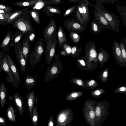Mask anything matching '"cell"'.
Returning a JSON list of instances; mask_svg holds the SVG:
<instances>
[{"label":"cell","mask_w":126,"mask_h":126,"mask_svg":"<svg viewBox=\"0 0 126 126\" xmlns=\"http://www.w3.org/2000/svg\"><path fill=\"white\" fill-rule=\"evenodd\" d=\"M96 46L94 41H90L86 43L85 47V55L81 58L85 62L87 71L93 70L98 67V61Z\"/></svg>","instance_id":"obj_1"},{"label":"cell","mask_w":126,"mask_h":126,"mask_svg":"<svg viewBox=\"0 0 126 126\" xmlns=\"http://www.w3.org/2000/svg\"><path fill=\"white\" fill-rule=\"evenodd\" d=\"M27 12L23 13L15 19L11 24V26L28 36L34 32Z\"/></svg>","instance_id":"obj_2"},{"label":"cell","mask_w":126,"mask_h":126,"mask_svg":"<svg viewBox=\"0 0 126 126\" xmlns=\"http://www.w3.org/2000/svg\"><path fill=\"white\" fill-rule=\"evenodd\" d=\"M95 126H101L105 122L109 113L110 106L106 99L100 102L94 101Z\"/></svg>","instance_id":"obj_3"},{"label":"cell","mask_w":126,"mask_h":126,"mask_svg":"<svg viewBox=\"0 0 126 126\" xmlns=\"http://www.w3.org/2000/svg\"><path fill=\"white\" fill-rule=\"evenodd\" d=\"M94 6L95 8L105 18L111 26L112 30L117 32L119 31V21L115 14L110 13L105 10L102 3L96 2Z\"/></svg>","instance_id":"obj_4"},{"label":"cell","mask_w":126,"mask_h":126,"mask_svg":"<svg viewBox=\"0 0 126 126\" xmlns=\"http://www.w3.org/2000/svg\"><path fill=\"white\" fill-rule=\"evenodd\" d=\"M94 101L87 99L82 108L84 119L90 126H95Z\"/></svg>","instance_id":"obj_5"},{"label":"cell","mask_w":126,"mask_h":126,"mask_svg":"<svg viewBox=\"0 0 126 126\" xmlns=\"http://www.w3.org/2000/svg\"><path fill=\"white\" fill-rule=\"evenodd\" d=\"M54 61L50 66L47 69L45 82H49L53 80L62 71V65L59 61V55H56Z\"/></svg>","instance_id":"obj_6"},{"label":"cell","mask_w":126,"mask_h":126,"mask_svg":"<svg viewBox=\"0 0 126 126\" xmlns=\"http://www.w3.org/2000/svg\"><path fill=\"white\" fill-rule=\"evenodd\" d=\"M73 112L71 109L67 108L60 111L56 118V126H68L71 122Z\"/></svg>","instance_id":"obj_7"},{"label":"cell","mask_w":126,"mask_h":126,"mask_svg":"<svg viewBox=\"0 0 126 126\" xmlns=\"http://www.w3.org/2000/svg\"><path fill=\"white\" fill-rule=\"evenodd\" d=\"M44 50V43L42 39L37 41L30 56L29 63L32 68H33L36 64H39Z\"/></svg>","instance_id":"obj_8"},{"label":"cell","mask_w":126,"mask_h":126,"mask_svg":"<svg viewBox=\"0 0 126 126\" xmlns=\"http://www.w3.org/2000/svg\"><path fill=\"white\" fill-rule=\"evenodd\" d=\"M56 27L55 21L51 19L44 30L43 36L46 46V50L50 48L51 38L53 33L56 32Z\"/></svg>","instance_id":"obj_9"},{"label":"cell","mask_w":126,"mask_h":126,"mask_svg":"<svg viewBox=\"0 0 126 126\" xmlns=\"http://www.w3.org/2000/svg\"><path fill=\"white\" fill-rule=\"evenodd\" d=\"M2 67V70L7 74L8 76L6 78L7 81L11 83L15 88L18 87L17 80L12 72L9 64L7 54H5L3 57Z\"/></svg>","instance_id":"obj_10"},{"label":"cell","mask_w":126,"mask_h":126,"mask_svg":"<svg viewBox=\"0 0 126 126\" xmlns=\"http://www.w3.org/2000/svg\"><path fill=\"white\" fill-rule=\"evenodd\" d=\"M15 50L16 59L20 67L22 74L23 75L26 70V62L23 52V47L19 41L15 45Z\"/></svg>","instance_id":"obj_11"},{"label":"cell","mask_w":126,"mask_h":126,"mask_svg":"<svg viewBox=\"0 0 126 126\" xmlns=\"http://www.w3.org/2000/svg\"><path fill=\"white\" fill-rule=\"evenodd\" d=\"M64 24L69 32L71 31L81 32L86 28L77 22L74 18L67 20L64 22Z\"/></svg>","instance_id":"obj_12"},{"label":"cell","mask_w":126,"mask_h":126,"mask_svg":"<svg viewBox=\"0 0 126 126\" xmlns=\"http://www.w3.org/2000/svg\"><path fill=\"white\" fill-rule=\"evenodd\" d=\"M114 57L116 62L121 67H126L123 61L119 43L114 39L112 45Z\"/></svg>","instance_id":"obj_13"},{"label":"cell","mask_w":126,"mask_h":126,"mask_svg":"<svg viewBox=\"0 0 126 126\" xmlns=\"http://www.w3.org/2000/svg\"><path fill=\"white\" fill-rule=\"evenodd\" d=\"M56 32L51 38V45L49 49L45 51V58L46 63L48 65L50 64L55 53L56 46L58 41L56 39Z\"/></svg>","instance_id":"obj_14"},{"label":"cell","mask_w":126,"mask_h":126,"mask_svg":"<svg viewBox=\"0 0 126 126\" xmlns=\"http://www.w3.org/2000/svg\"><path fill=\"white\" fill-rule=\"evenodd\" d=\"M94 21L102 28L112 30L111 26L103 16L95 8L94 11Z\"/></svg>","instance_id":"obj_15"},{"label":"cell","mask_w":126,"mask_h":126,"mask_svg":"<svg viewBox=\"0 0 126 126\" xmlns=\"http://www.w3.org/2000/svg\"><path fill=\"white\" fill-rule=\"evenodd\" d=\"M79 3L83 10V21L85 25L87 26L90 19L88 6L93 5L90 3L87 0H81Z\"/></svg>","instance_id":"obj_16"},{"label":"cell","mask_w":126,"mask_h":126,"mask_svg":"<svg viewBox=\"0 0 126 126\" xmlns=\"http://www.w3.org/2000/svg\"><path fill=\"white\" fill-rule=\"evenodd\" d=\"M25 96L27 99L28 110L31 117L35 103V95L34 92L33 91H32L28 93Z\"/></svg>","instance_id":"obj_17"},{"label":"cell","mask_w":126,"mask_h":126,"mask_svg":"<svg viewBox=\"0 0 126 126\" xmlns=\"http://www.w3.org/2000/svg\"><path fill=\"white\" fill-rule=\"evenodd\" d=\"M30 44L28 37L26 36L22 41L23 52L26 63L27 62L30 51Z\"/></svg>","instance_id":"obj_18"},{"label":"cell","mask_w":126,"mask_h":126,"mask_svg":"<svg viewBox=\"0 0 126 126\" xmlns=\"http://www.w3.org/2000/svg\"><path fill=\"white\" fill-rule=\"evenodd\" d=\"M100 49V51L97 55V59L99 62L100 68H101L105 63L108 61L110 57L109 53L104 49L101 47Z\"/></svg>","instance_id":"obj_19"},{"label":"cell","mask_w":126,"mask_h":126,"mask_svg":"<svg viewBox=\"0 0 126 126\" xmlns=\"http://www.w3.org/2000/svg\"><path fill=\"white\" fill-rule=\"evenodd\" d=\"M36 78L32 76L29 73H28L25 79L24 82L27 91L30 92L32 88L36 84Z\"/></svg>","instance_id":"obj_20"},{"label":"cell","mask_w":126,"mask_h":126,"mask_svg":"<svg viewBox=\"0 0 126 126\" xmlns=\"http://www.w3.org/2000/svg\"><path fill=\"white\" fill-rule=\"evenodd\" d=\"M14 99L15 104L21 117L24 114V105L20 96L18 93L15 94L14 96Z\"/></svg>","instance_id":"obj_21"},{"label":"cell","mask_w":126,"mask_h":126,"mask_svg":"<svg viewBox=\"0 0 126 126\" xmlns=\"http://www.w3.org/2000/svg\"><path fill=\"white\" fill-rule=\"evenodd\" d=\"M58 42L60 47H62L63 45L67 44L66 35L62 27L61 26L59 27L58 33Z\"/></svg>","instance_id":"obj_22"},{"label":"cell","mask_w":126,"mask_h":126,"mask_svg":"<svg viewBox=\"0 0 126 126\" xmlns=\"http://www.w3.org/2000/svg\"><path fill=\"white\" fill-rule=\"evenodd\" d=\"M7 59L10 67L12 72L17 79L18 82L20 83V79L18 70L14 63L8 54H7Z\"/></svg>","instance_id":"obj_23"},{"label":"cell","mask_w":126,"mask_h":126,"mask_svg":"<svg viewBox=\"0 0 126 126\" xmlns=\"http://www.w3.org/2000/svg\"><path fill=\"white\" fill-rule=\"evenodd\" d=\"M42 1L41 0H26L18 1L14 3L13 4L19 7H29Z\"/></svg>","instance_id":"obj_24"},{"label":"cell","mask_w":126,"mask_h":126,"mask_svg":"<svg viewBox=\"0 0 126 126\" xmlns=\"http://www.w3.org/2000/svg\"><path fill=\"white\" fill-rule=\"evenodd\" d=\"M29 11L27 8L15 10L12 12L11 15L8 19L6 25L11 24L13 21L20 15L23 13H28Z\"/></svg>","instance_id":"obj_25"},{"label":"cell","mask_w":126,"mask_h":126,"mask_svg":"<svg viewBox=\"0 0 126 126\" xmlns=\"http://www.w3.org/2000/svg\"><path fill=\"white\" fill-rule=\"evenodd\" d=\"M6 98V90L4 84L2 82L0 87V101L1 107L3 108L5 105Z\"/></svg>","instance_id":"obj_26"},{"label":"cell","mask_w":126,"mask_h":126,"mask_svg":"<svg viewBox=\"0 0 126 126\" xmlns=\"http://www.w3.org/2000/svg\"><path fill=\"white\" fill-rule=\"evenodd\" d=\"M24 34L19 31L16 32L11 37L9 43L10 47H13L17 43L20 41Z\"/></svg>","instance_id":"obj_27"},{"label":"cell","mask_w":126,"mask_h":126,"mask_svg":"<svg viewBox=\"0 0 126 126\" xmlns=\"http://www.w3.org/2000/svg\"><path fill=\"white\" fill-rule=\"evenodd\" d=\"M75 17L76 18V20L77 22L87 27V26L85 25L83 21V10L79 2L77 5Z\"/></svg>","instance_id":"obj_28"},{"label":"cell","mask_w":126,"mask_h":126,"mask_svg":"<svg viewBox=\"0 0 126 126\" xmlns=\"http://www.w3.org/2000/svg\"><path fill=\"white\" fill-rule=\"evenodd\" d=\"M6 115L7 119L10 121L12 122L16 121L15 110L12 105L10 106L7 109Z\"/></svg>","instance_id":"obj_29"},{"label":"cell","mask_w":126,"mask_h":126,"mask_svg":"<svg viewBox=\"0 0 126 126\" xmlns=\"http://www.w3.org/2000/svg\"><path fill=\"white\" fill-rule=\"evenodd\" d=\"M12 35L11 32L9 31L0 45L1 48L4 50H6L7 48H8L9 44Z\"/></svg>","instance_id":"obj_30"},{"label":"cell","mask_w":126,"mask_h":126,"mask_svg":"<svg viewBox=\"0 0 126 126\" xmlns=\"http://www.w3.org/2000/svg\"><path fill=\"white\" fill-rule=\"evenodd\" d=\"M45 6L44 9L45 12L46 13L48 12V13L50 14L52 16L55 14H60L61 13V10L56 7L49 5Z\"/></svg>","instance_id":"obj_31"},{"label":"cell","mask_w":126,"mask_h":126,"mask_svg":"<svg viewBox=\"0 0 126 126\" xmlns=\"http://www.w3.org/2000/svg\"><path fill=\"white\" fill-rule=\"evenodd\" d=\"M83 94V92L81 91H72L66 96V99L67 101L74 100L81 96Z\"/></svg>","instance_id":"obj_32"},{"label":"cell","mask_w":126,"mask_h":126,"mask_svg":"<svg viewBox=\"0 0 126 126\" xmlns=\"http://www.w3.org/2000/svg\"><path fill=\"white\" fill-rule=\"evenodd\" d=\"M31 121L34 126H37L38 121L39 117L37 111V106L35 105L33 110L31 117Z\"/></svg>","instance_id":"obj_33"},{"label":"cell","mask_w":126,"mask_h":126,"mask_svg":"<svg viewBox=\"0 0 126 126\" xmlns=\"http://www.w3.org/2000/svg\"><path fill=\"white\" fill-rule=\"evenodd\" d=\"M84 83L86 88L87 89H94L98 86L97 82L93 79L86 80Z\"/></svg>","instance_id":"obj_34"},{"label":"cell","mask_w":126,"mask_h":126,"mask_svg":"<svg viewBox=\"0 0 126 126\" xmlns=\"http://www.w3.org/2000/svg\"><path fill=\"white\" fill-rule=\"evenodd\" d=\"M81 50V47H79L77 45L74 46L72 48L71 53L69 56H72L75 58L79 57Z\"/></svg>","instance_id":"obj_35"},{"label":"cell","mask_w":126,"mask_h":126,"mask_svg":"<svg viewBox=\"0 0 126 126\" xmlns=\"http://www.w3.org/2000/svg\"><path fill=\"white\" fill-rule=\"evenodd\" d=\"M71 40L76 44H78L81 39L80 36L77 33L71 31L69 35Z\"/></svg>","instance_id":"obj_36"},{"label":"cell","mask_w":126,"mask_h":126,"mask_svg":"<svg viewBox=\"0 0 126 126\" xmlns=\"http://www.w3.org/2000/svg\"><path fill=\"white\" fill-rule=\"evenodd\" d=\"M109 75V70L108 68H106L100 74L99 78L103 82L105 83L108 79Z\"/></svg>","instance_id":"obj_37"},{"label":"cell","mask_w":126,"mask_h":126,"mask_svg":"<svg viewBox=\"0 0 126 126\" xmlns=\"http://www.w3.org/2000/svg\"><path fill=\"white\" fill-rule=\"evenodd\" d=\"M33 18L35 22L38 24H40L39 12L34 10H29L28 13Z\"/></svg>","instance_id":"obj_38"},{"label":"cell","mask_w":126,"mask_h":126,"mask_svg":"<svg viewBox=\"0 0 126 126\" xmlns=\"http://www.w3.org/2000/svg\"><path fill=\"white\" fill-rule=\"evenodd\" d=\"M91 28L94 33H99L102 31V29L94 20L91 24Z\"/></svg>","instance_id":"obj_39"},{"label":"cell","mask_w":126,"mask_h":126,"mask_svg":"<svg viewBox=\"0 0 126 126\" xmlns=\"http://www.w3.org/2000/svg\"><path fill=\"white\" fill-rule=\"evenodd\" d=\"M70 82L79 85L83 88H86L84 81L78 77H74L70 80Z\"/></svg>","instance_id":"obj_40"},{"label":"cell","mask_w":126,"mask_h":126,"mask_svg":"<svg viewBox=\"0 0 126 126\" xmlns=\"http://www.w3.org/2000/svg\"><path fill=\"white\" fill-rule=\"evenodd\" d=\"M12 13L4 14L0 13V25H6L7 20L11 15Z\"/></svg>","instance_id":"obj_41"},{"label":"cell","mask_w":126,"mask_h":126,"mask_svg":"<svg viewBox=\"0 0 126 126\" xmlns=\"http://www.w3.org/2000/svg\"><path fill=\"white\" fill-rule=\"evenodd\" d=\"M121 50L122 60L125 64L126 65V51L123 42L119 43Z\"/></svg>","instance_id":"obj_42"},{"label":"cell","mask_w":126,"mask_h":126,"mask_svg":"<svg viewBox=\"0 0 126 126\" xmlns=\"http://www.w3.org/2000/svg\"><path fill=\"white\" fill-rule=\"evenodd\" d=\"M105 92L103 89H97L93 91L90 94L93 97L95 98H99L102 96L101 95Z\"/></svg>","instance_id":"obj_43"},{"label":"cell","mask_w":126,"mask_h":126,"mask_svg":"<svg viewBox=\"0 0 126 126\" xmlns=\"http://www.w3.org/2000/svg\"><path fill=\"white\" fill-rule=\"evenodd\" d=\"M78 68L82 70H86L87 66L84 61L81 58H79L77 60Z\"/></svg>","instance_id":"obj_44"},{"label":"cell","mask_w":126,"mask_h":126,"mask_svg":"<svg viewBox=\"0 0 126 126\" xmlns=\"http://www.w3.org/2000/svg\"><path fill=\"white\" fill-rule=\"evenodd\" d=\"M114 94L126 93V86L123 84L115 89L114 91Z\"/></svg>","instance_id":"obj_45"},{"label":"cell","mask_w":126,"mask_h":126,"mask_svg":"<svg viewBox=\"0 0 126 126\" xmlns=\"http://www.w3.org/2000/svg\"><path fill=\"white\" fill-rule=\"evenodd\" d=\"M77 6V5H75L67 10L63 14V16L66 17L74 13L76 11Z\"/></svg>","instance_id":"obj_46"},{"label":"cell","mask_w":126,"mask_h":126,"mask_svg":"<svg viewBox=\"0 0 126 126\" xmlns=\"http://www.w3.org/2000/svg\"><path fill=\"white\" fill-rule=\"evenodd\" d=\"M62 48L67 53V55L69 56L71 53L72 47L67 44H64Z\"/></svg>","instance_id":"obj_47"},{"label":"cell","mask_w":126,"mask_h":126,"mask_svg":"<svg viewBox=\"0 0 126 126\" xmlns=\"http://www.w3.org/2000/svg\"><path fill=\"white\" fill-rule=\"evenodd\" d=\"M43 1L48 5L51 4L57 5L61 2V1L60 0H43Z\"/></svg>","instance_id":"obj_48"},{"label":"cell","mask_w":126,"mask_h":126,"mask_svg":"<svg viewBox=\"0 0 126 126\" xmlns=\"http://www.w3.org/2000/svg\"><path fill=\"white\" fill-rule=\"evenodd\" d=\"M0 9L4 11L7 13H12V8L9 6L3 5L0 4Z\"/></svg>","instance_id":"obj_49"},{"label":"cell","mask_w":126,"mask_h":126,"mask_svg":"<svg viewBox=\"0 0 126 126\" xmlns=\"http://www.w3.org/2000/svg\"><path fill=\"white\" fill-rule=\"evenodd\" d=\"M28 37L29 41L32 42H33L35 40V35L34 32L31 33Z\"/></svg>","instance_id":"obj_50"},{"label":"cell","mask_w":126,"mask_h":126,"mask_svg":"<svg viewBox=\"0 0 126 126\" xmlns=\"http://www.w3.org/2000/svg\"><path fill=\"white\" fill-rule=\"evenodd\" d=\"M47 126H54L53 116H51L49 119L47 124Z\"/></svg>","instance_id":"obj_51"},{"label":"cell","mask_w":126,"mask_h":126,"mask_svg":"<svg viewBox=\"0 0 126 126\" xmlns=\"http://www.w3.org/2000/svg\"><path fill=\"white\" fill-rule=\"evenodd\" d=\"M3 59V57L0 59V74L2 70V65Z\"/></svg>","instance_id":"obj_52"},{"label":"cell","mask_w":126,"mask_h":126,"mask_svg":"<svg viewBox=\"0 0 126 126\" xmlns=\"http://www.w3.org/2000/svg\"><path fill=\"white\" fill-rule=\"evenodd\" d=\"M60 53L62 55L64 56L67 55V53L64 50L61 51L60 52Z\"/></svg>","instance_id":"obj_53"},{"label":"cell","mask_w":126,"mask_h":126,"mask_svg":"<svg viewBox=\"0 0 126 126\" xmlns=\"http://www.w3.org/2000/svg\"><path fill=\"white\" fill-rule=\"evenodd\" d=\"M68 1L70 2H72L74 3H76L78 1H80V0H68Z\"/></svg>","instance_id":"obj_54"},{"label":"cell","mask_w":126,"mask_h":126,"mask_svg":"<svg viewBox=\"0 0 126 126\" xmlns=\"http://www.w3.org/2000/svg\"><path fill=\"white\" fill-rule=\"evenodd\" d=\"M8 13H7L3 10L0 9V13L4 14H7Z\"/></svg>","instance_id":"obj_55"},{"label":"cell","mask_w":126,"mask_h":126,"mask_svg":"<svg viewBox=\"0 0 126 126\" xmlns=\"http://www.w3.org/2000/svg\"><path fill=\"white\" fill-rule=\"evenodd\" d=\"M14 99V97L12 96H10L9 97V100L12 101Z\"/></svg>","instance_id":"obj_56"},{"label":"cell","mask_w":126,"mask_h":126,"mask_svg":"<svg viewBox=\"0 0 126 126\" xmlns=\"http://www.w3.org/2000/svg\"><path fill=\"white\" fill-rule=\"evenodd\" d=\"M3 54V53L2 52H0V59L2 58Z\"/></svg>","instance_id":"obj_57"},{"label":"cell","mask_w":126,"mask_h":126,"mask_svg":"<svg viewBox=\"0 0 126 126\" xmlns=\"http://www.w3.org/2000/svg\"><path fill=\"white\" fill-rule=\"evenodd\" d=\"M37 97L36 98V104L37 103Z\"/></svg>","instance_id":"obj_58"}]
</instances>
